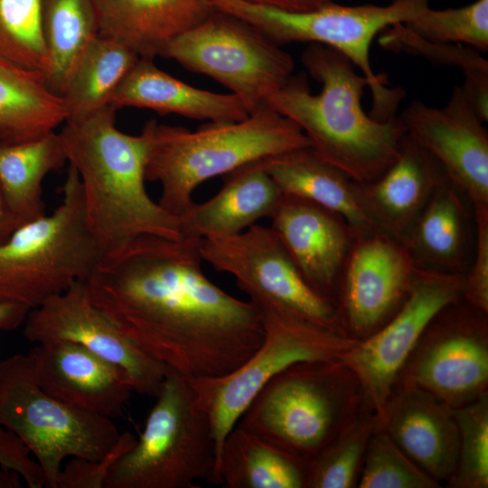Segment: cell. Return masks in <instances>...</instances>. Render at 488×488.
<instances>
[{"instance_id":"6da1fadb","label":"cell","mask_w":488,"mask_h":488,"mask_svg":"<svg viewBox=\"0 0 488 488\" xmlns=\"http://www.w3.org/2000/svg\"><path fill=\"white\" fill-rule=\"evenodd\" d=\"M200 240L140 237L86 281L92 303L141 351L191 380L231 372L264 337L260 310L204 274Z\"/></svg>"},{"instance_id":"7a4b0ae2","label":"cell","mask_w":488,"mask_h":488,"mask_svg":"<svg viewBox=\"0 0 488 488\" xmlns=\"http://www.w3.org/2000/svg\"><path fill=\"white\" fill-rule=\"evenodd\" d=\"M115 113L108 105L67 118L58 133L68 163L78 173L87 224L102 260L143 236L183 238L178 218L145 189L147 127L137 136L126 134L117 128Z\"/></svg>"},{"instance_id":"3957f363","label":"cell","mask_w":488,"mask_h":488,"mask_svg":"<svg viewBox=\"0 0 488 488\" xmlns=\"http://www.w3.org/2000/svg\"><path fill=\"white\" fill-rule=\"evenodd\" d=\"M301 61L322 85L310 90L305 74L291 75L267 106L296 123L310 148L358 183L379 176L397 157L405 130L398 116L375 119L362 108L369 81L333 48L311 43Z\"/></svg>"},{"instance_id":"277c9868","label":"cell","mask_w":488,"mask_h":488,"mask_svg":"<svg viewBox=\"0 0 488 488\" xmlns=\"http://www.w3.org/2000/svg\"><path fill=\"white\" fill-rule=\"evenodd\" d=\"M145 179L158 182L160 206L179 217L207 180L251 163L310 146L301 128L269 107L240 121L208 122L192 132L149 120Z\"/></svg>"},{"instance_id":"5b68a950","label":"cell","mask_w":488,"mask_h":488,"mask_svg":"<svg viewBox=\"0 0 488 488\" xmlns=\"http://www.w3.org/2000/svg\"><path fill=\"white\" fill-rule=\"evenodd\" d=\"M361 386L339 360L298 362L275 375L236 425L307 463L360 416Z\"/></svg>"},{"instance_id":"8992f818","label":"cell","mask_w":488,"mask_h":488,"mask_svg":"<svg viewBox=\"0 0 488 488\" xmlns=\"http://www.w3.org/2000/svg\"><path fill=\"white\" fill-rule=\"evenodd\" d=\"M142 433L111 466L105 488H195L221 485L209 415L190 380L168 369Z\"/></svg>"},{"instance_id":"52a82bcc","label":"cell","mask_w":488,"mask_h":488,"mask_svg":"<svg viewBox=\"0 0 488 488\" xmlns=\"http://www.w3.org/2000/svg\"><path fill=\"white\" fill-rule=\"evenodd\" d=\"M102 260L88 227L77 171L69 164L61 202L0 244V302L30 309L87 281Z\"/></svg>"},{"instance_id":"ba28073f","label":"cell","mask_w":488,"mask_h":488,"mask_svg":"<svg viewBox=\"0 0 488 488\" xmlns=\"http://www.w3.org/2000/svg\"><path fill=\"white\" fill-rule=\"evenodd\" d=\"M213 8L250 23L278 45L304 42L320 43L345 55L369 81L373 105L370 114L386 120L395 115L404 91L387 87L374 73L370 49L385 29L406 23L428 7L429 0H393L386 5H342L332 2L307 11H289L246 0H210Z\"/></svg>"},{"instance_id":"9c48e42d","label":"cell","mask_w":488,"mask_h":488,"mask_svg":"<svg viewBox=\"0 0 488 488\" xmlns=\"http://www.w3.org/2000/svg\"><path fill=\"white\" fill-rule=\"evenodd\" d=\"M0 427L14 433L34 456L47 488H57L66 458L100 459L121 436L111 418L47 394L36 381L29 354L1 361Z\"/></svg>"},{"instance_id":"30bf717a","label":"cell","mask_w":488,"mask_h":488,"mask_svg":"<svg viewBox=\"0 0 488 488\" xmlns=\"http://www.w3.org/2000/svg\"><path fill=\"white\" fill-rule=\"evenodd\" d=\"M160 56L219 81L249 114L267 107L269 97L294 70L292 57L280 45L246 21L215 8L169 42Z\"/></svg>"},{"instance_id":"8fae6325","label":"cell","mask_w":488,"mask_h":488,"mask_svg":"<svg viewBox=\"0 0 488 488\" xmlns=\"http://www.w3.org/2000/svg\"><path fill=\"white\" fill-rule=\"evenodd\" d=\"M264 337L257 351L231 372L188 379L210 417L218 449L259 390L277 373L304 361H339L359 340L347 333L264 313Z\"/></svg>"},{"instance_id":"7c38bea8","label":"cell","mask_w":488,"mask_h":488,"mask_svg":"<svg viewBox=\"0 0 488 488\" xmlns=\"http://www.w3.org/2000/svg\"><path fill=\"white\" fill-rule=\"evenodd\" d=\"M200 253L214 270L231 275L262 314L346 333L335 305L306 282L271 227L201 239Z\"/></svg>"},{"instance_id":"4fadbf2b","label":"cell","mask_w":488,"mask_h":488,"mask_svg":"<svg viewBox=\"0 0 488 488\" xmlns=\"http://www.w3.org/2000/svg\"><path fill=\"white\" fill-rule=\"evenodd\" d=\"M487 314L462 296L445 306L424 331L395 387L425 392L451 409L488 394Z\"/></svg>"},{"instance_id":"5bb4252c","label":"cell","mask_w":488,"mask_h":488,"mask_svg":"<svg viewBox=\"0 0 488 488\" xmlns=\"http://www.w3.org/2000/svg\"><path fill=\"white\" fill-rule=\"evenodd\" d=\"M464 277L416 268L398 311L340 360L358 380L364 403L378 425L399 375L424 331L445 306L462 296Z\"/></svg>"},{"instance_id":"9a60e30c","label":"cell","mask_w":488,"mask_h":488,"mask_svg":"<svg viewBox=\"0 0 488 488\" xmlns=\"http://www.w3.org/2000/svg\"><path fill=\"white\" fill-rule=\"evenodd\" d=\"M23 326L30 343L68 341L117 364L139 394L155 398L168 371L141 351L92 303L84 280L31 309Z\"/></svg>"},{"instance_id":"2e32d148","label":"cell","mask_w":488,"mask_h":488,"mask_svg":"<svg viewBox=\"0 0 488 488\" xmlns=\"http://www.w3.org/2000/svg\"><path fill=\"white\" fill-rule=\"evenodd\" d=\"M415 271L400 241L380 231L356 236L335 301L347 334L362 340L388 322L404 302Z\"/></svg>"},{"instance_id":"e0dca14e","label":"cell","mask_w":488,"mask_h":488,"mask_svg":"<svg viewBox=\"0 0 488 488\" xmlns=\"http://www.w3.org/2000/svg\"><path fill=\"white\" fill-rule=\"evenodd\" d=\"M398 117L473 206L488 205V132L463 85L441 108L416 100Z\"/></svg>"},{"instance_id":"ac0fdd59","label":"cell","mask_w":488,"mask_h":488,"mask_svg":"<svg viewBox=\"0 0 488 488\" xmlns=\"http://www.w3.org/2000/svg\"><path fill=\"white\" fill-rule=\"evenodd\" d=\"M269 220L306 282L335 305L343 267L358 236L354 230L336 212L289 194L282 195Z\"/></svg>"},{"instance_id":"d6986e66","label":"cell","mask_w":488,"mask_h":488,"mask_svg":"<svg viewBox=\"0 0 488 488\" xmlns=\"http://www.w3.org/2000/svg\"><path fill=\"white\" fill-rule=\"evenodd\" d=\"M28 354L37 383L50 396L111 419L123 416L134 389L117 364L68 341L38 343Z\"/></svg>"},{"instance_id":"ffe728a7","label":"cell","mask_w":488,"mask_h":488,"mask_svg":"<svg viewBox=\"0 0 488 488\" xmlns=\"http://www.w3.org/2000/svg\"><path fill=\"white\" fill-rule=\"evenodd\" d=\"M378 426L437 483L451 477L457 464L459 433L450 408L420 390L395 387Z\"/></svg>"},{"instance_id":"44dd1931","label":"cell","mask_w":488,"mask_h":488,"mask_svg":"<svg viewBox=\"0 0 488 488\" xmlns=\"http://www.w3.org/2000/svg\"><path fill=\"white\" fill-rule=\"evenodd\" d=\"M416 268L465 276L474 249V207L448 178L434 191L400 240Z\"/></svg>"},{"instance_id":"7402d4cb","label":"cell","mask_w":488,"mask_h":488,"mask_svg":"<svg viewBox=\"0 0 488 488\" xmlns=\"http://www.w3.org/2000/svg\"><path fill=\"white\" fill-rule=\"evenodd\" d=\"M446 178L436 160L405 133L395 160L373 180L359 183L361 202L377 230L400 241Z\"/></svg>"},{"instance_id":"603a6c76","label":"cell","mask_w":488,"mask_h":488,"mask_svg":"<svg viewBox=\"0 0 488 488\" xmlns=\"http://www.w3.org/2000/svg\"><path fill=\"white\" fill-rule=\"evenodd\" d=\"M283 195L263 160L226 175L221 190L209 200L193 202L178 217L183 237L205 239L239 234L270 218Z\"/></svg>"},{"instance_id":"cb8c5ba5","label":"cell","mask_w":488,"mask_h":488,"mask_svg":"<svg viewBox=\"0 0 488 488\" xmlns=\"http://www.w3.org/2000/svg\"><path fill=\"white\" fill-rule=\"evenodd\" d=\"M109 105L153 109L209 122H233L249 114L234 94L192 87L160 70L154 59L140 57L114 92Z\"/></svg>"},{"instance_id":"d4e9b609","label":"cell","mask_w":488,"mask_h":488,"mask_svg":"<svg viewBox=\"0 0 488 488\" xmlns=\"http://www.w3.org/2000/svg\"><path fill=\"white\" fill-rule=\"evenodd\" d=\"M100 33L123 42L139 57L155 59L214 8L210 0H96Z\"/></svg>"},{"instance_id":"484cf974","label":"cell","mask_w":488,"mask_h":488,"mask_svg":"<svg viewBox=\"0 0 488 488\" xmlns=\"http://www.w3.org/2000/svg\"><path fill=\"white\" fill-rule=\"evenodd\" d=\"M263 164L283 194L306 199L336 212L357 235L379 231L362 207L360 183L318 156L310 146L264 159Z\"/></svg>"},{"instance_id":"4316f807","label":"cell","mask_w":488,"mask_h":488,"mask_svg":"<svg viewBox=\"0 0 488 488\" xmlns=\"http://www.w3.org/2000/svg\"><path fill=\"white\" fill-rule=\"evenodd\" d=\"M66 119L63 99L49 89L42 72L0 56V141L33 139Z\"/></svg>"},{"instance_id":"83f0119b","label":"cell","mask_w":488,"mask_h":488,"mask_svg":"<svg viewBox=\"0 0 488 488\" xmlns=\"http://www.w3.org/2000/svg\"><path fill=\"white\" fill-rule=\"evenodd\" d=\"M68 162L59 134L20 141H0V189L20 225L46 214L45 176Z\"/></svg>"},{"instance_id":"f1b7e54d","label":"cell","mask_w":488,"mask_h":488,"mask_svg":"<svg viewBox=\"0 0 488 488\" xmlns=\"http://www.w3.org/2000/svg\"><path fill=\"white\" fill-rule=\"evenodd\" d=\"M306 463L235 425L218 460L221 485L227 488H305Z\"/></svg>"},{"instance_id":"f546056e","label":"cell","mask_w":488,"mask_h":488,"mask_svg":"<svg viewBox=\"0 0 488 488\" xmlns=\"http://www.w3.org/2000/svg\"><path fill=\"white\" fill-rule=\"evenodd\" d=\"M45 79L61 97L84 53L100 33L96 0H42Z\"/></svg>"},{"instance_id":"4dcf8cb0","label":"cell","mask_w":488,"mask_h":488,"mask_svg":"<svg viewBox=\"0 0 488 488\" xmlns=\"http://www.w3.org/2000/svg\"><path fill=\"white\" fill-rule=\"evenodd\" d=\"M139 58L123 42L99 33L61 96L67 118L90 114L109 105L114 92Z\"/></svg>"},{"instance_id":"1f68e13d","label":"cell","mask_w":488,"mask_h":488,"mask_svg":"<svg viewBox=\"0 0 488 488\" xmlns=\"http://www.w3.org/2000/svg\"><path fill=\"white\" fill-rule=\"evenodd\" d=\"M380 42L389 50L422 56L433 63L459 68L465 76L462 84L480 117L488 119V61L479 51L459 43L431 42L412 33L403 23L382 32Z\"/></svg>"},{"instance_id":"d6a6232c","label":"cell","mask_w":488,"mask_h":488,"mask_svg":"<svg viewBox=\"0 0 488 488\" xmlns=\"http://www.w3.org/2000/svg\"><path fill=\"white\" fill-rule=\"evenodd\" d=\"M377 425L374 415L365 406L345 431L306 463L305 488L355 487Z\"/></svg>"},{"instance_id":"836d02e7","label":"cell","mask_w":488,"mask_h":488,"mask_svg":"<svg viewBox=\"0 0 488 488\" xmlns=\"http://www.w3.org/2000/svg\"><path fill=\"white\" fill-rule=\"evenodd\" d=\"M42 0H0V56L45 74Z\"/></svg>"},{"instance_id":"e575fe53","label":"cell","mask_w":488,"mask_h":488,"mask_svg":"<svg viewBox=\"0 0 488 488\" xmlns=\"http://www.w3.org/2000/svg\"><path fill=\"white\" fill-rule=\"evenodd\" d=\"M458 427L456 467L446 481L453 488L488 487V394L452 409Z\"/></svg>"},{"instance_id":"d590c367","label":"cell","mask_w":488,"mask_h":488,"mask_svg":"<svg viewBox=\"0 0 488 488\" xmlns=\"http://www.w3.org/2000/svg\"><path fill=\"white\" fill-rule=\"evenodd\" d=\"M403 24L431 42L464 44L479 52L488 50V0L443 10L428 6Z\"/></svg>"},{"instance_id":"8d00e7d4","label":"cell","mask_w":488,"mask_h":488,"mask_svg":"<svg viewBox=\"0 0 488 488\" xmlns=\"http://www.w3.org/2000/svg\"><path fill=\"white\" fill-rule=\"evenodd\" d=\"M360 488H436L440 483L422 471L377 425L357 483Z\"/></svg>"},{"instance_id":"74e56055","label":"cell","mask_w":488,"mask_h":488,"mask_svg":"<svg viewBox=\"0 0 488 488\" xmlns=\"http://www.w3.org/2000/svg\"><path fill=\"white\" fill-rule=\"evenodd\" d=\"M136 440L130 432H124L114 447L102 458L89 460L73 457L61 467L57 477V488H105L111 466L134 446Z\"/></svg>"},{"instance_id":"f35d334b","label":"cell","mask_w":488,"mask_h":488,"mask_svg":"<svg viewBox=\"0 0 488 488\" xmlns=\"http://www.w3.org/2000/svg\"><path fill=\"white\" fill-rule=\"evenodd\" d=\"M473 207L475 242L469 268L464 277L462 297L488 313V205Z\"/></svg>"},{"instance_id":"ab89813d","label":"cell","mask_w":488,"mask_h":488,"mask_svg":"<svg viewBox=\"0 0 488 488\" xmlns=\"http://www.w3.org/2000/svg\"><path fill=\"white\" fill-rule=\"evenodd\" d=\"M0 465L18 472L30 488L45 487V478L38 463L22 441L4 427H0Z\"/></svg>"},{"instance_id":"60d3db41","label":"cell","mask_w":488,"mask_h":488,"mask_svg":"<svg viewBox=\"0 0 488 488\" xmlns=\"http://www.w3.org/2000/svg\"><path fill=\"white\" fill-rule=\"evenodd\" d=\"M30 310L21 304L0 302V332L14 331L22 326Z\"/></svg>"},{"instance_id":"b9f144b4","label":"cell","mask_w":488,"mask_h":488,"mask_svg":"<svg viewBox=\"0 0 488 488\" xmlns=\"http://www.w3.org/2000/svg\"><path fill=\"white\" fill-rule=\"evenodd\" d=\"M289 11H307L320 7L333 0H246Z\"/></svg>"},{"instance_id":"7bdbcfd3","label":"cell","mask_w":488,"mask_h":488,"mask_svg":"<svg viewBox=\"0 0 488 488\" xmlns=\"http://www.w3.org/2000/svg\"><path fill=\"white\" fill-rule=\"evenodd\" d=\"M19 226L20 223L8 207L0 189V244L7 240Z\"/></svg>"},{"instance_id":"ee69618b","label":"cell","mask_w":488,"mask_h":488,"mask_svg":"<svg viewBox=\"0 0 488 488\" xmlns=\"http://www.w3.org/2000/svg\"><path fill=\"white\" fill-rule=\"evenodd\" d=\"M22 475L15 470L0 465V488H21Z\"/></svg>"},{"instance_id":"f6af8a7d","label":"cell","mask_w":488,"mask_h":488,"mask_svg":"<svg viewBox=\"0 0 488 488\" xmlns=\"http://www.w3.org/2000/svg\"><path fill=\"white\" fill-rule=\"evenodd\" d=\"M0 366H1V361H0Z\"/></svg>"}]
</instances>
